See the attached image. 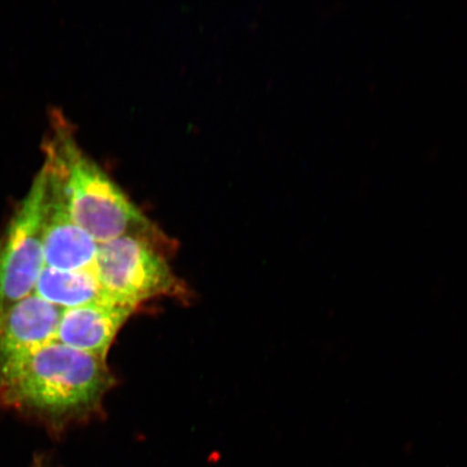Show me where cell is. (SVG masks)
<instances>
[{
    "mask_svg": "<svg viewBox=\"0 0 467 467\" xmlns=\"http://www.w3.org/2000/svg\"><path fill=\"white\" fill-rule=\"evenodd\" d=\"M35 295L63 309L105 300L95 270L60 271L45 266Z\"/></svg>",
    "mask_w": 467,
    "mask_h": 467,
    "instance_id": "obj_8",
    "label": "cell"
},
{
    "mask_svg": "<svg viewBox=\"0 0 467 467\" xmlns=\"http://www.w3.org/2000/svg\"><path fill=\"white\" fill-rule=\"evenodd\" d=\"M44 197L42 169L0 246V312L31 296L44 270Z\"/></svg>",
    "mask_w": 467,
    "mask_h": 467,
    "instance_id": "obj_4",
    "label": "cell"
},
{
    "mask_svg": "<svg viewBox=\"0 0 467 467\" xmlns=\"http://www.w3.org/2000/svg\"><path fill=\"white\" fill-rule=\"evenodd\" d=\"M62 312L35 294L0 312V359L55 342Z\"/></svg>",
    "mask_w": 467,
    "mask_h": 467,
    "instance_id": "obj_7",
    "label": "cell"
},
{
    "mask_svg": "<svg viewBox=\"0 0 467 467\" xmlns=\"http://www.w3.org/2000/svg\"><path fill=\"white\" fill-rule=\"evenodd\" d=\"M114 382L104 358L57 341L0 359V399L5 404L54 418L96 412Z\"/></svg>",
    "mask_w": 467,
    "mask_h": 467,
    "instance_id": "obj_1",
    "label": "cell"
},
{
    "mask_svg": "<svg viewBox=\"0 0 467 467\" xmlns=\"http://www.w3.org/2000/svg\"><path fill=\"white\" fill-rule=\"evenodd\" d=\"M46 146L45 166L61 184L75 223L98 244L124 236H138L166 244L165 237L146 218L109 175L87 156L67 127L55 128Z\"/></svg>",
    "mask_w": 467,
    "mask_h": 467,
    "instance_id": "obj_2",
    "label": "cell"
},
{
    "mask_svg": "<svg viewBox=\"0 0 467 467\" xmlns=\"http://www.w3.org/2000/svg\"><path fill=\"white\" fill-rule=\"evenodd\" d=\"M45 174L43 248L45 266L60 271H90L99 244L75 223L60 182L48 167Z\"/></svg>",
    "mask_w": 467,
    "mask_h": 467,
    "instance_id": "obj_5",
    "label": "cell"
},
{
    "mask_svg": "<svg viewBox=\"0 0 467 467\" xmlns=\"http://www.w3.org/2000/svg\"><path fill=\"white\" fill-rule=\"evenodd\" d=\"M159 246L138 236L99 244L93 270L104 299L137 308L154 297L182 295L183 285Z\"/></svg>",
    "mask_w": 467,
    "mask_h": 467,
    "instance_id": "obj_3",
    "label": "cell"
},
{
    "mask_svg": "<svg viewBox=\"0 0 467 467\" xmlns=\"http://www.w3.org/2000/svg\"><path fill=\"white\" fill-rule=\"evenodd\" d=\"M136 308L101 300L63 309L56 341L107 358L117 334Z\"/></svg>",
    "mask_w": 467,
    "mask_h": 467,
    "instance_id": "obj_6",
    "label": "cell"
}]
</instances>
